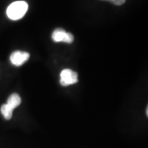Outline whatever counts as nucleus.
I'll use <instances>...</instances> for the list:
<instances>
[{
	"mask_svg": "<svg viewBox=\"0 0 148 148\" xmlns=\"http://www.w3.org/2000/svg\"><path fill=\"white\" fill-rule=\"evenodd\" d=\"M28 9V4L23 1H14L7 8V16L11 20L21 19L23 18Z\"/></svg>",
	"mask_w": 148,
	"mask_h": 148,
	"instance_id": "nucleus-1",
	"label": "nucleus"
},
{
	"mask_svg": "<svg viewBox=\"0 0 148 148\" xmlns=\"http://www.w3.org/2000/svg\"><path fill=\"white\" fill-rule=\"evenodd\" d=\"M60 83L62 86H67L78 82L77 73L70 69H63L60 73Z\"/></svg>",
	"mask_w": 148,
	"mask_h": 148,
	"instance_id": "nucleus-2",
	"label": "nucleus"
},
{
	"mask_svg": "<svg viewBox=\"0 0 148 148\" xmlns=\"http://www.w3.org/2000/svg\"><path fill=\"white\" fill-rule=\"evenodd\" d=\"M51 38L56 42H64L66 43H71L73 41V35L70 32H66L62 28L56 29L51 35Z\"/></svg>",
	"mask_w": 148,
	"mask_h": 148,
	"instance_id": "nucleus-3",
	"label": "nucleus"
},
{
	"mask_svg": "<svg viewBox=\"0 0 148 148\" xmlns=\"http://www.w3.org/2000/svg\"><path fill=\"white\" fill-rule=\"evenodd\" d=\"M29 58V53L25 51H16L12 53L10 57L11 63L13 65L19 66L25 63Z\"/></svg>",
	"mask_w": 148,
	"mask_h": 148,
	"instance_id": "nucleus-4",
	"label": "nucleus"
},
{
	"mask_svg": "<svg viewBox=\"0 0 148 148\" xmlns=\"http://www.w3.org/2000/svg\"><path fill=\"white\" fill-rule=\"evenodd\" d=\"M21 99L20 96L17 93H12L8 97V101H7V104L10 106L12 109H14L16 107L21 104Z\"/></svg>",
	"mask_w": 148,
	"mask_h": 148,
	"instance_id": "nucleus-5",
	"label": "nucleus"
},
{
	"mask_svg": "<svg viewBox=\"0 0 148 148\" xmlns=\"http://www.w3.org/2000/svg\"><path fill=\"white\" fill-rule=\"evenodd\" d=\"M14 109L9 106L7 103H5L1 107V112L6 120H10L12 116V112Z\"/></svg>",
	"mask_w": 148,
	"mask_h": 148,
	"instance_id": "nucleus-6",
	"label": "nucleus"
},
{
	"mask_svg": "<svg viewBox=\"0 0 148 148\" xmlns=\"http://www.w3.org/2000/svg\"><path fill=\"white\" fill-rule=\"evenodd\" d=\"M110 2L116 5H121L125 2V0H110Z\"/></svg>",
	"mask_w": 148,
	"mask_h": 148,
	"instance_id": "nucleus-7",
	"label": "nucleus"
},
{
	"mask_svg": "<svg viewBox=\"0 0 148 148\" xmlns=\"http://www.w3.org/2000/svg\"><path fill=\"white\" fill-rule=\"evenodd\" d=\"M102 1H110V0H102Z\"/></svg>",
	"mask_w": 148,
	"mask_h": 148,
	"instance_id": "nucleus-8",
	"label": "nucleus"
}]
</instances>
